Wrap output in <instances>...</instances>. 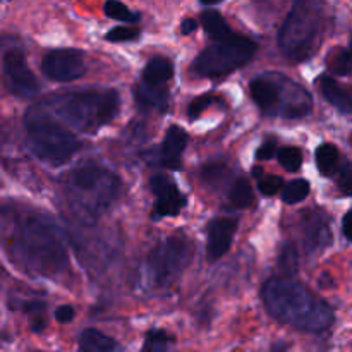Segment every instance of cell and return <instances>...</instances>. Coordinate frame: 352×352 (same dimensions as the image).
<instances>
[{"mask_svg":"<svg viewBox=\"0 0 352 352\" xmlns=\"http://www.w3.org/2000/svg\"><path fill=\"white\" fill-rule=\"evenodd\" d=\"M191 260V244L181 237L160 243L146 258L144 274L150 284L167 285L174 280Z\"/></svg>","mask_w":352,"mask_h":352,"instance_id":"cell-7","label":"cell"},{"mask_svg":"<svg viewBox=\"0 0 352 352\" xmlns=\"http://www.w3.org/2000/svg\"><path fill=\"white\" fill-rule=\"evenodd\" d=\"M256 50L258 45L254 41L234 33L223 40H215V43L203 50L195 60V71L206 78L229 74L248 64Z\"/></svg>","mask_w":352,"mask_h":352,"instance_id":"cell-6","label":"cell"},{"mask_svg":"<svg viewBox=\"0 0 352 352\" xmlns=\"http://www.w3.org/2000/svg\"><path fill=\"white\" fill-rule=\"evenodd\" d=\"M236 220L217 219L208 227V243H206V254L210 261H217L230 250L234 234H236Z\"/></svg>","mask_w":352,"mask_h":352,"instance_id":"cell-12","label":"cell"},{"mask_svg":"<svg viewBox=\"0 0 352 352\" xmlns=\"http://www.w3.org/2000/svg\"><path fill=\"white\" fill-rule=\"evenodd\" d=\"M275 153H277V143H275V140H268L258 148L256 158L258 160H270Z\"/></svg>","mask_w":352,"mask_h":352,"instance_id":"cell-34","label":"cell"},{"mask_svg":"<svg viewBox=\"0 0 352 352\" xmlns=\"http://www.w3.org/2000/svg\"><path fill=\"white\" fill-rule=\"evenodd\" d=\"M3 82L19 98H33L40 91V82L28 67L24 55L17 50L3 55Z\"/></svg>","mask_w":352,"mask_h":352,"instance_id":"cell-8","label":"cell"},{"mask_svg":"<svg viewBox=\"0 0 352 352\" xmlns=\"http://www.w3.org/2000/svg\"><path fill=\"white\" fill-rule=\"evenodd\" d=\"M222 0H201V3H205V6H215V3H220Z\"/></svg>","mask_w":352,"mask_h":352,"instance_id":"cell-38","label":"cell"},{"mask_svg":"<svg viewBox=\"0 0 352 352\" xmlns=\"http://www.w3.org/2000/svg\"><path fill=\"white\" fill-rule=\"evenodd\" d=\"M278 263H280V268L287 274H296L298 270V253H296V248L292 244H285L282 248L280 258H278Z\"/></svg>","mask_w":352,"mask_h":352,"instance_id":"cell-29","label":"cell"},{"mask_svg":"<svg viewBox=\"0 0 352 352\" xmlns=\"http://www.w3.org/2000/svg\"><path fill=\"white\" fill-rule=\"evenodd\" d=\"M103 12L110 19L124 21V23H138L140 21V14L131 12L126 3L119 2V0H107L105 6H103Z\"/></svg>","mask_w":352,"mask_h":352,"instance_id":"cell-22","label":"cell"},{"mask_svg":"<svg viewBox=\"0 0 352 352\" xmlns=\"http://www.w3.org/2000/svg\"><path fill=\"white\" fill-rule=\"evenodd\" d=\"M201 23L206 33L213 40H223V38H229L230 34H234V31L227 26L226 19H223L219 10H205L201 14Z\"/></svg>","mask_w":352,"mask_h":352,"instance_id":"cell-19","label":"cell"},{"mask_svg":"<svg viewBox=\"0 0 352 352\" xmlns=\"http://www.w3.org/2000/svg\"><path fill=\"white\" fill-rule=\"evenodd\" d=\"M134 96H136L138 105L144 107V109H167L168 93L162 85H150V82L141 81L140 85L136 86Z\"/></svg>","mask_w":352,"mask_h":352,"instance_id":"cell-15","label":"cell"},{"mask_svg":"<svg viewBox=\"0 0 352 352\" xmlns=\"http://www.w3.org/2000/svg\"><path fill=\"white\" fill-rule=\"evenodd\" d=\"M201 175L206 182L213 184V182H219L226 175V167L222 164H210L203 168Z\"/></svg>","mask_w":352,"mask_h":352,"instance_id":"cell-32","label":"cell"},{"mask_svg":"<svg viewBox=\"0 0 352 352\" xmlns=\"http://www.w3.org/2000/svg\"><path fill=\"white\" fill-rule=\"evenodd\" d=\"M140 38V30L133 26H117L105 34V40L113 43H122V41H134Z\"/></svg>","mask_w":352,"mask_h":352,"instance_id":"cell-28","label":"cell"},{"mask_svg":"<svg viewBox=\"0 0 352 352\" xmlns=\"http://www.w3.org/2000/svg\"><path fill=\"white\" fill-rule=\"evenodd\" d=\"M23 309L31 318V330L33 332H41L47 327V305L40 301L24 302Z\"/></svg>","mask_w":352,"mask_h":352,"instance_id":"cell-24","label":"cell"},{"mask_svg":"<svg viewBox=\"0 0 352 352\" xmlns=\"http://www.w3.org/2000/svg\"><path fill=\"white\" fill-rule=\"evenodd\" d=\"M323 24V0H296L278 33L280 50L291 60L311 57Z\"/></svg>","mask_w":352,"mask_h":352,"instance_id":"cell-4","label":"cell"},{"mask_svg":"<svg viewBox=\"0 0 352 352\" xmlns=\"http://www.w3.org/2000/svg\"><path fill=\"white\" fill-rule=\"evenodd\" d=\"M120 100L116 89L74 91L55 95L40 103L45 112L54 113L60 122L82 133H91L109 124L119 112Z\"/></svg>","mask_w":352,"mask_h":352,"instance_id":"cell-2","label":"cell"},{"mask_svg":"<svg viewBox=\"0 0 352 352\" xmlns=\"http://www.w3.org/2000/svg\"><path fill=\"white\" fill-rule=\"evenodd\" d=\"M150 186L151 191L157 196V203H155L153 208L155 220L165 219V217H177L188 203L186 196L177 189V184L167 175H153Z\"/></svg>","mask_w":352,"mask_h":352,"instance_id":"cell-10","label":"cell"},{"mask_svg":"<svg viewBox=\"0 0 352 352\" xmlns=\"http://www.w3.org/2000/svg\"><path fill=\"white\" fill-rule=\"evenodd\" d=\"M174 76V65L165 57H153L148 60L143 71V81L150 85H165Z\"/></svg>","mask_w":352,"mask_h":352,"instance_id":"cell-16","label":"cell"},{"mask_svg":"<svg viewBox=\"0 0 352 352\" xmlns=\"http://www.w3.org/2000/svg\"><path fill=\"white\" fill-rule=\"evenodd\" d=\"M278 162L287 172H298L302 165V151L296 146H285L278 150Z\"/></svg>","mask_w":352,"mask_h":352,"instance_id":"cell-27","label":"cell"},{"mask_svg":"<svg viewBox=\"0 0 352 352\" xmlns=\"http://www.w3.org/2000/svg\"><path fill=\"white\" fill-rule=\"evenodd\" d=\"M26 141L31 153L41 162L58 167L67 164L78 151L79 143L60 122L50 119L40 105L31 107L24 116Z\"/></svg>","mask_w":352,"mask_h":352,"instance_id":"cell-3","label":"cell"},{"mask_svg":"<svg viewBox=\"0 0 352 352\" xmlns=\"http://www.w3.org/2000/svg\"><path fill=\"white\" fill-rule=\"evenodd\" d=\"M74 308L69 305H64V306H58L57 309H55V320H57L58 323H69L74 320Z\"/></svg>","mask_w":352,"mask_h":352,"instance_id":"cell-35","label":"cell"},{"mask_svg":"<svg viewBox=\"0 0 352 352\" xmlns=\"http://www.w3.org/2000/svg\"><path fill=\"white\" fill-rule=\"evenodd\" d=\"M79 349L82 352H110L117 349L116 340L95 329H88L79 337Z\"/></svg>","mask_w":352,"mask_h":352,"instance_id":"cell-17","label":"cell"},{"mask_svg":"<svg viewBox=\"0 0 352 352\" xmlns=\"http://www.w3.org/2000/svg\"><path fill=\"white\" fill-rule=\"evenodd\" d=\"M284 188V181L278 175H268V177L261 179L260 181V191L265 196H274L277 195L280 189Z\"/></svg>","mask_w":352,"mask_h":352,"instance_id":"cell-30","label":"cell"},{"mask_svg":"<svg viewBox=\"0 0 352 352\" xmlns=\"http://www.w3.org/2000/svg\"><path fill=\"white\" fill-rule=\"evenodd\" d=\"M174 340V337L168 336L165 330L153 329L146 333V340H144L143 351L148 352H164L168 349V344Z\"/></svg>","mask_w":352,"mask_h":352,"instance_id":"cell-26","label":"cell"},{"mask_svg":"<svg viewBox=\"0 0 352 352\" xmlns=\"http://www.w3.org/2000/svg\"><path fill=\"white\" fill-rule=\"evenodd\" d=\"M82 54L76 48H58L48 52L41 60V72L54 81H74L85 74Z\"/></svg>","mask_w":352,"mask_h":352,"instance_id":"cell-9","label":"cell"},{"mask_svg":"<svg viewBox=\"0 0 352 352\" xmlns=\"http://www.w3.org/2000/svg\"><path fill=\"white\" fill-rule=\"evenodd\" d=\"M261 294L268 313L277 322L305 332H323L333 323V309L292 278H270Z\"/></svg>","mask_w":352,"mask_h":352,"instance_id":"cell-1","label":"cell"},{"mask_svg":"<svg viewBox=\"0 0 352 352\" xmlns=\"http://www.w3.org/2000/svg\"><path fill=\"white\" fill-rule=\"evenodd\" d=\"M309 195V182L305 179H296V181L289 182L284 189H282V199L289 205H296V203L302 201L308 198Z\"/></svg>","mask_w":352,"mask_h":352,"instance_id":"cell-25","label":"cell"},{"mask_svg":"<svg viewBox=\"0 0 352 352\" xmlns=\"http://www.w3.org/2000/svg\"><path fill=\"white\" fill-rule=\"evenodd\" d=\"M212 103H213V96H210V95L199 96V98L192 100V102L189 103V107H188L189 119H198V117L203 113V110L208 109Z\"/></svg>","mask_w":352,"mask_h":352,"instance_id":"cell-31","label":"cell"},{"mask_svg":"<svg viewBox=\"0 0 352 352\" xmlns=\"http://www.w3.org/2000/svg\"><path fill=\"white\" fill-rule=\"evenodd\" d=\"M196 28H198V23H196L195 19H184L181 23V34L188 36V34L195 33Z\"/></svg>","mask_w":352,"mask_h":352,"instance_id":"cell-36","label":"cell"},{"mask_svg":"<svg viewBox=\"0 0 352 352\" xmlns=\"http://www.w3.org/2000/svg\"><path fill=\"white\" fill-rule=\"evenodd\" d=\"M315 158L320 174L329 177V175H332L337 170V165H339V150H337L336 144L323 143L316 150Z\"/></svg>","mask_w":352,"mask_h":352,"instance_id":"cell-20","label":"cell"},{"mask_svg":"<svg viewBox=\"0 0 352 352\" xmlns=\"http://www.w3.org/2000/svg\"><path fill=\"white\" fill-rule=\"evenodd\" d=\"M188 133L182 127H168L160 151H158V164L165 168H170V170H177L181 167V155L188 146Z\"/></svg>","mask_w":352,"mask_h":352,"instance_id":"cell-13","label":"cell"},{"mask_svg":"<svg viewBox=\"0 0 352 352\" xmlns=\"http://www.w3.org/2000/svg\"><path fill=\"white\" fill-rule=\"evenodd\" d=\"M229 199L236 208H248L254 199L253 188H251L250 181L244 177L236 179V181L232 182V186H230Z\"/></svg>","mask_w":352,"mask_h":352,"instance_id":"cell-21","label":"cell"},{"mask_svg":"<svg viewBox=\"0 0 352 352\" xmlns=\"http://www.w3.org/2000/svg\"><path fill=\"white\" fill-rule=\"evenodd\" d=\"M330 243L329 226L320 217H313L306 226V246L309 251H316Z\"/></svg>","mask_w":352,"mask_h":352,"instance_id":"cell-18","label":"cell"},{"mask_svg":"<svg viewBox=\"0 0 352 352\" xmlns=\"http://www.w3.org/2000/svg\"><path fill=\"white\" fill-rule=\"evenodd\" d=\"M17 248L28 267L36 270L40 275L50 277L55 272H60L65 265L67 253L60 239L55 234L54 227L41 220L33 219L23 227Z\"/></svg>","mask_w":352,"mask_h":352,"instance_id":"cell-5","label":"cell"},{"mask_svg":"<svg viewBox=\"0 0 352 352\" xmlns=\"http://www.w3.org/2000/svg\"><path fill=\"white\" fill-rule=\"evenodd\" d=\"M351 52H352V38H351Z\"/></svg>","mask_w":352,"mask_h":352,"instance_id":"cell-39","label":"cell"},{"mask_svg":"<svg viewBox=\"0 0 352 352\" xmlns=\"http://www.w3.org/2000/svg\"><path fill=\"white\" fill-rule=\"evenodd\" d=\"M329 67L333 74L347 76L352 72V52L347 48H337L329 57Z\"/></svg>","mask_w":352,"mask_h":352,"instance_id":"cell-23","label":"cell"},{"mask_svg":"<svg viewBox=\"0 0 352 352\" xmlns=\"http://www.w3.org/2000/svg\"><path fill=\"white\" fill-rule=\"evenodd\" d=\"M318 85L320 89H322V95L325 96V100L330 105L336 107L344 116L352 117V98L336 79L330 78V76H322Z\"/></svg>","mask_w":352,"mask_h":352,"instance_id":"cell-14","label":"cell"},{"mask_svg":"<svg viewBox=\"0 0 352 352\" xmlns=\"http://www.w3.org/2000/svg\"><path fill=\"white\" fill-rule=\"evenodd\" d=\"M251 96L254 103L260 107V110L267 116H278V107H280V81L278 74L258 76L250 85Z\"/></svg>","mask_w":352,"mask_h":352,"instance_id":"cell-11","label":"cell"},{"mask_svg":"<svg viewBox=\"0 0 352 352\" xmlns=\"http://www.w3.org/2000/svg\"><path fill=\"white\" fill-rule=\"evenodd\" d=\"M342 229H344V236H346L349 241H352V210L344 215Z\"/></svg>","mask_w":352,"mask_h":352,"instance_id":"cell-37","label":"cell"},{"mask_svg":"<svg viewBox=\"0 0 352 352\" xmlns=\"http://www.w3.org/2000/svg\"><path fill=\"white\" fill-rule=\"evenodd\" d=\"M339 189L342 195H352V164H347L346 167H342V170H340Z\"/></svg>","mask_w":352,"mask_h":352,"instance_id":"cell-33","label":"cell"}]
</instances>
